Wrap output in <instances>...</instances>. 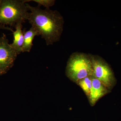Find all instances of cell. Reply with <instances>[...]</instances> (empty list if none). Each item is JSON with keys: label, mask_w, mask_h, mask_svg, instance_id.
<instances>
[{"label": "cell", "mask_w": 121, "mask_h": 121, "mask_svg": "<svg viewBox=\"0 0 121 121\" xmlns=\"http://www.w3.org/2000/svg\"><path fill=\"white\" fill-rule=\"evenodd\" d=\"M111 92L99 80L92 76V86L88 98L91 106H94L99 99Z\"/></svg>", "instance_id": "obj_6"}, {"label": "cell", "mask_w": 121, "mask_h": 121, "mask_svg": "<svg viewBox=\"0 0 121 121\" xmlns=\"http://www.w3.org/2000/svg\"><path fill=\"white\" fill-rule=\"evenodd\" d=\"M92 76H87L80 79L76 83L82 89L88 99L92 86Z\"/></svg>", "instance_id": "obj_9"}, {"label": "cell", "mask_w": 121, "mask_h": 121, "mask_svg": "<svg viewBox=\"0 0 121 121\" xmlns=\"http://www.w3.org/2000/svg\"><path fill=\"white\" fill-rule=\"evenodd\" d=\"M22 24H17L13 31V43L11 44L12 47L17 52L18 55L22 52V48L24 43V33L22 30Z\"/></svg>", "instance_id": "obj_7"}, {"label": "cell", "mask_w": 121, "mask_h": 121, "mask_svg": "<svg viewBox=\"0 0 121 121\" xmlns=\"http://www.w3.org/2000/svg\"><path fill=\"white\" fill-rule=\"evenodd\" d=\"M93 74L92 63L88 54L78 52L72 54L66 70V75L70 80L76 84L79 80Z\"/></svg>", "instance_id": "obj_3"}, {"label": "cell", "mask_w": 121, "mask_h": 121, "mask_svg": "<svg viewBox=\"0 0 121 121\" xmlns=\"http://www.w3.org/2000/svg\"><path fill=\"white\" fill-rule=\"evenodd\" d=\"M24 43L22 48V52H30L33 45V41L36 36H39L38 31L31 27L28 31L23 32Z\"/></svg>", "instance_id": "obj_8"}, {"label": "cell", "mask_w": 121, "mask_h": 121, "mask_svg": "<svg viewBox=\"0 0 121 121\" xmlns=\"http://www.w3.org/2000/svg\"><path fill=\"white\" fill-rule=\"evenodd\" d=\"M1 1V0H0V3Z\"/></svg>", "instance_id": "obj_11"}, {"label": "cell", "mask_w": 121, "mask_h": 121, "mask_svg": "<svg viewBox=\"0 0 121 121\" xmlns=\"http://www.w3.org/2000/svg\"><path fill=\"white\" fill-rule=\"evenodd\" d=\"M29 14V23L45 40L47 45H52L60 39L64 21L59 12L50 9H43L26 4Z\"/></svg>", "instance_id": "obj_1"}, {"label": "cell", "mask_w": 121, "mask_h": 121, "mask_svg": "<svg viewBox=\"0 0 121 121\" xmlns=\"http://www.w3.org/2000/svg\"><path fill=\"white\" fill-rule=\"evenodd\" d=\"M24 0H1L0 3V28L12 30L28 19L29 12Z\"/></svg>", "instance_id": "obj_2"}, {"label": "cell", "mask_w": 121, "mask_h": 121, "mask_svg": "<svg viewBox=\"0 0 121 121\" xmlns=\"http://www.w3.org/2000/svg\"><path fill=\"white\" fill-rule=\"evenodd\" d=\"M17 55L5 35L0 37V73H4L13 66Z\"/></svg>", "instance_id": "obj_5"}, {"label": "cell", "mask_w": 121, "mask_h": 121, "mask_svg": "<svg viewBox=\"0 0 121 121\" xmlns=\"http://www.w3.org/2000/svg\"><path fill=\"white\" fill-rule=\"evenodd\" d=\"M24 1L26 2L33 1L38 4L39 5L43 6L46 9H50V7L54 5L56 1L54 0H24Z\"/></svg>", "instance_id": "obj_10"}, {"label": "cell", "mask_w": 121, "mask_h": 121, "mask_svg": "<svg viewBox=\"0 0 121 121\" xmlns=\"http://www.w3.org/2000/svg\"><path fill=\"white\" fill-rule=\"evenodd\" d=\"M88 55L92 63L93 76L111 91L117 83L112 69L101 56L90 54Z\"/></svg>", "instance_id": "obj_4"}]
</instances>
